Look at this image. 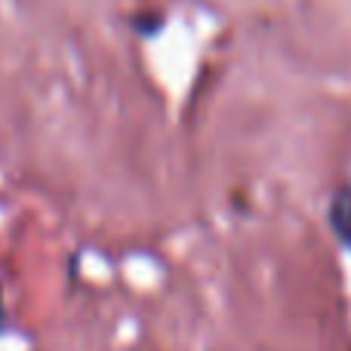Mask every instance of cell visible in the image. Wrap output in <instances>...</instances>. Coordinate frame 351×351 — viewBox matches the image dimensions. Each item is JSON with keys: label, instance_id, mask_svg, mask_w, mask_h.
<instances>
[{"label": "cell", "instance_id": "7a4b0ae2", "mask_svg": "<svg viewBox=\"0 0 351 351\" xmlns=\"http://www.w3.org/2000/svg\"><path fill=\"white\" fill-rule=\"evenodd\" d=\"M3 324H6V315H3V296H0V330H3Z\"/></svg>", "mask_w": 351, "mask_h": 351}, {"label": "cell", "instance_id": "6da1fadb", "mask_svg": "<svg viewBox=\"0 0 351 351\" xmlns=\"http://www.w3.org/2000/svg\"><path fill=\"white\" fill-rule=\"evenodd\" d=\"M330 225H333L336 237L351 250V188H342V191L333 194V200H330Z\"/></svg>", "mask_w": 351, "mask_h": 351}]
</instances>
